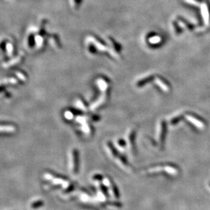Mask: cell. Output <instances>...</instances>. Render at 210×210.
I'll return each mask as SVG.
<instances>
[{"instance_id":"cell-4","label":"cell","mask_w":210,"mask_h":210,"mask_svg":"<svg viewBox=\"0 0 210 210\" xmlns=\"http://www.w3.org/2000/svg\"><path fill=\"white\" fill-rule=\"evenodd\" d=\"M16 131V128L12 125H0V132L12 133Z\"/></svg>"},{"instance_id":"cell-3","label":"cell","mask_w":210,"mask_h":210,"mask_svg":"<svg viewBox=\"0 0 210 210\" xmlns=\"http://www.w3.org/2000/svg\"><path fill=\"white\" fill-rule=\"evenodd\" d=\"M160 125V129L158 132V139L159 141L162 142L164 140V133H165V124L164 122H161Z\"/></svg>"},{"instance_id":"cell-1","label":"cell","mask_w":210,"mask_h":210,"mask_svg":"<svg viewBox=\"0 0 210 210\" xmlns=\"http://www.w3.org/2000/svg\"><path fill=\"white\" fill-rule=\"evenodd\" d=\"M44 177H46V179H48V180L52 181L55 184H61L64 187H66V186L68 185V182L66 180H64L63 179H60V178H57V177H53V175H51V174H48V173H46L44 175Z\"/></svg>"},{"instance_id":"cell-2","label":"cell","mask_w":210,"mask_h":210,"mask_svg":"<svg viewBox=\"0 0 210 210\" xmlns=\"http://www.w3.org/2000/svg\"><path fill=\"white\" fill-rule=\"evenodd\" d=\"M70 168L72 172L73 173H75L77 171V165H78V155H77V152L76 150H73L71 154V160H70Z\"/></svg>"},{"instance_id":"cell-5","label":"cell","mask_w":210,"mask_h":210,"mask_svg":"<svg viewBox=\"0 0 210 210\" xmlns=\"http://www.w3.org/2000/svg\"><path fill=\"white\" fill-rule=\"evenodd\" d=\"M42 205H43V202L42 201H38L34 202L31 205V208L33 209H38V208L40 207L41 206H42Z\"/></svg>"}]
</instances>
